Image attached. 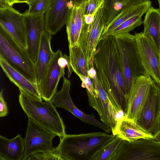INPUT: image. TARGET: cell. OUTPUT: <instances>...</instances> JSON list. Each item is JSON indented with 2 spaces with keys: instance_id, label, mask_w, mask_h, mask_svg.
<instances>
[{
  "instance_id": "1",
  "label": "cell",
  "mask_w": 160,
  "mask_h": 160,
  "mask_svg": "<svg viewBox=\"0 0 160 160\" xmlns=\"http://www.w3.org/2000/svg\"><path fill=\"white\" fill-rule=\"evenodd\" d=\"M93 65L99 82L112 103L125 116L128 98L114 35L99 41L93 56Z\"/></svg>"
},
{
  "instance_id": "2",
  "label": "cell",
  "mask_w": 160,
  "mask_h": 160,
  "mask_svg": "<svg viewBox=\"0 0 160 160\" xmlns=\"http://www.w3.org/2000/svg\"><path fill=\"white\" fill-rule=\"evenodd\" d=\"M106 132L66 134L56 148L63 160H91L98 150L116 136Z\"/></svg>"
},
{
  "instance_id": "3",
  "label": "cell",
  "mask_w": 160,
  "mask_h": 160,
  "mask_svg": "<svg viewBox=\"0 0 160 160\" xmlns=\"http://www.w3.org/2000/svg\"><path fill=\"white\" fill-rule=\"evenodd\" d=\"M19 101L28 118L60 138L66 134L63 120L51 100L43 102L20 91Z\"/></svg>"
},
{
  "instance_id": "4",
  "label": "cell",
  "mask_w": 160,
  "mask_h": 160,
  "mask_svg": "<svg viewBox=\"0 0 160 160\" xmlns=\"http://www.w3.org/2000/svg\"><path fill=\"white\" fill-rule=\"evenodd\" d=\"M115 36L121 62L125 88L128 98L133 84L142 76H149L141 61L135 36L129 33Z\"/></svg>"
},
{
  "instance_id": "5",
  "label": "cell",
  "mask_w": 160,
  "mask_h": 160,
  "mask_svg": "<svg viewBox=\"0 0 160 160\" xmlns=\"http://www.w3.org/2000/svg\"><path fill=\"white\" fill-rule=\"evenodd\" d=\"M0 55L28 80L38 85L35 63L27 49L0 26Z\"/></svg>"
},
{
  "instance_id": "6",
  "label": "cell",
  "mask_w": 160,
  "mask_h": 160,
  "mask_svg": "<svg viewBox=\"0 0 160 160\" xmlns=\"http://www.w3.org/2000/svg\"><path fill=\"white\" fill-rule=\"evenodd\" d=\"M94 92L91 94L86 91L89 104L98 113L102 122L114 131L124 116L117 110L101 84L97 75L92 78Z\"/></svg>"
},
{
  "instance_id": "7",
  "label": "cell",
  "mask_w": 160,
  "mask_h": 160,
  "mask_svg": "<svg viewBox=\"0 0 160 160\" xmlns=\"http://www.w3.org/2000/svg\"><path fill=\"white\" fill-rule=\"evenodd\" d=\"M160 115V85L152 79L145 100L134 121L149 133L157 132Z\"/></svg>"
},
{
  "instance_id": "8",
  "label": "cell",
  "mask_w": 160,
  "mask_h": 160,
  "mask_svg": "<svg viewBox=\"0 0 160 160\" xmlns=\"http://www.w3.org/2000/svg\"><path fill=\"white\" fill-rule=\"evenodd\" d=\"M111 160H160V143L152 139H122Z\"/></svg>"
},
{
  "instance_id": "9",
  "label": "cell",
  "mask_w": 160,
  "mask_h": 160,
  "mask_svg": "<svg viewBox=\"0 0 160 160\" xmlns=\"http://www.w3.org/2000/svg\"><path fill=\"white\" fill-rule=\"evenodd\" d=\"M103 4L98 9L91 23H86L83 17L78 44L86 58L90 68L93 65V56L104 27Z\"/></svg>"
},
{
  "instance_id": "10",
  "label": "cell",
  "mask_w": 160,
  "mask_h": 160,
  "mask_svg": "<svg viewBox=\"0 0 160 160\" xmlns=\"http://www.w3.org/2000/svg\"><path fill=\"white\" fill-rule=\"evenodd\" d=\"M57 135L28 118L26 136L24 138L25 151L22 160L36 153L55 149L52 140Z\"/></svg>"
},
{
  "instance_id": "11",
  "label": "cell",
  "mask_w": 160,
  "mask_h": 160,
  "mask_svg": "<svg viewBox=\"0 0 160 160\" xmlns=\"http://www.w3.org/2000/svg\"><path fill=\"white\" fill-rule=\"evenodd\" d=\"M134 36L144 68L148 74L160 85V52L152 41L143 32L136 33Z\"/></svg>"
},
{
  "instance_id": "12",
  "label": "cell",
  "mask_w": 160,
  "mask_h": 160,
  "mask_svg": "<svg viewBox=\"0 0 160 160\" xmlns=\"http://www.w3.org/2000/svg\"><path fill=\"white\" fill-rule=\"evenodd\" d=\"M63 78V84L61 90L56 92L51 100L52 104L56 107L62 108L68 111L84 122L92 125L110 133L112 131L111 128L96 119L93 114L88 115L75 106L70 94L71 82L64 76Z\"/></svg>"
},
{
  "instance_id": "13",
  "label": "cell",
  "mask_w": 160,
  "mask_h": 160,
  "mask_svg": "<svg viewBox=\"0 0 160 160\" xmlns=\"http://www.w3.org/2000/svg\"><path fill=\"white\" fill-rule=\"evenodd\" d=\"M0 26L20 46L27 49V31L23 13L12 6L0 8Z\"/></svg>"
},
{
  "instance_id": "14",
  "label": "cell",
  "mask_w": 160,
  "mask_h": 160,
  "mask_svg": "<svg viewBox=\"0 0 160 160\" xmlns=\"http://www.w3.org/2000/svg\"><path fill=\"white\" fill-rule=\"evenodd\" d=\"M74 6L73 0H49L45 15L46 30L56 34L66 24Z\"/></svg>"
},
{
  "instance_id": "15",
  "label": "cell",
  "mask_w": 160,
  "mask_h": 160,
  "mask_svg": "<svg viewBox=\"0 0 160 160\" xmlns=\"http://www.w3.org/2000/svg\"><path fill=\"white\" fill-rule=\"evenodd\" d=\"M63 55L61 50L55 52L46 74L38 86L41 98L45 101L51 100L60 79L64 76L66 67L60 59Z\"/></svg>"
},
{
  "instance_id": "16",
  "label": "cell",
  "mask_w": 160,
  "mask_h": 160,
  "mask_svg": "<svg viewBox=\"0 0 160 160\" xmlns=\"http://www.w3.org/2000/svg\"><path fill=\"white\" fill-rule=\"evenodd\" d=\"M27 31V50L35 63L42 34L46 30L44 14H32L26 10L23 13Z\"/></svg>"
},
{
  "instance_id": "17",
  "label": "cell",
  "mask_w": 160,
  "mask_h": 160,
  "mask_svg": "<svg viewBox=\"0 0 160 160\" xmlns=\"http://www.w3.org/2000/svg\"><path fill=\"white\" fill-rule=\"evenodd\" d=\"M150 0H131L124 5L120 13L110 24L102 32L100 39L104 40L110 36L118 27L130 18L136 15L146 13L151 7Z\"/></svg>"
},
{
  "instance_id": "18",
  "label": "cell",
  "mask_w": 160,
  "mask_h": 160,
  "mask_svg": "<svg viewBox=\"0 0 160 160\" xmlns=\"http://www.w3.org/2000/svg\"><path fill=\"white\" fill-rule=\"evenodd\" d=\"M152 79L150 76H141L137 79L132 86L125 117L134 121L145 100Z\"/></svg>"
},
{
  "instance_id": "19",
  "label": "cell",
  "mask_w": 160,
  "mask_h": 160,
  "mask_svg": "<svg viewBox=\"0 0 160 160\" xmlns=\"http://www.w3.org/2000/svg\"><path fill=\"white\" fill-rule=\"evenodd\" d=\"M0 65L9 80L18 88L20 91L34 98L42 100L38 85L28 80L1 55Z\"/></svg>"
},
{
  "instance_id": "20",
  "label": "cell",
  "mask_w": 160,
  "mask_h": 160,
  "mask_svg": "<svg viewBox=\"0 0 160 160\" xmlns=\"http://www.w3.org/2000/svg\"><path fill=\"white\" fill-rule=\"evenodd\" d=\"M51 38L52 34L46 30L41 38L37 59L34 63L38 86L46 74L55 54L51 47Z\"/></svg>"
},
{
  "instance_id": "21",
  "label": "cell",
  "mask_w": 160,
  "mask_h": 160,
  "mask_svg": "<svg viewBox=\"0 0 160 160\" xmlns=\"http://www.w3.org/2000/svg\"><path fill=\"white\" fill-rule=\"evenodd\" d=\"M112 134L129 142L141 138L152 139L154 136L143 129L133 120L124 116Z\"/></svg>"
},
{
  "instance_id": "22",
  "label": "cell",
  "mask_w": 160,
  "mask_h": 160,
  "mask_svg": "<svg viewBox=\"0 0 160 160\" xmlns=\"http://www.w3.org/2000/svg\"><path fill=\"white\" fill-rule=\"evenodd\" d=\"M24 151V139L20 134L11 139L0 136L1 160H22Z\"/></svg>"
},
{
  "instance_id": "23",
  "label": "cell",
  "mask_w": 160,
  "mask_h": 160,
  "mask_svg": "<svg viewBox=\"0 0 160 160\" xmlns=\"http://www.w3.org/2000/svg\"><path fill=\"white\" fill-rule=\"evenodd\" d=\"M143 33L153 42L160 52V10L151 7L146 13Z\"/></svg>"
},
{
  "instance_id": "24",
  "label": "cell",
  "mask_w": 160,
  "mask_h": 160,
  "mask_svg": "<svg viewBox=\"0 0 160 160\" xmlns=\"http://www.w3.org/2000/svg\"><path fill=\"white\" fill-rule=\"evenodd\" d=\"M69 49L70 62L73 72L78 75L89 76L88 71L90 68L88 61L80 46L78 44L69 46Z\"/></svg>"
},
{
  "instance_id": "25",
  "label": "cell",
  "mask_w": 160,
  "mask_h": 160,
  "mask_svg": "<svg viewBox=\"0 0 160 160\" xmlns=\"http://www.w3.org/2000/svg\"><path fill=\"white\" fill-rule=\"evenodd\" d=\"M131 0H104L103 13L105 29L120 13L123 7Z\"/></svg>"
},
{
  "instance_id": "26",
  "label": "cell",
  "mask_w": 160,
  "mask_h": 160,
  "mask_svg": "<svg viewBox=\"0 0 160 160\" xmlns=\"http://www.w3.org/2000/svg\"><path fill=\"white\" fill-rule=\"evenodd\" d=\"M122 139L117 136L102 147L92 157L91 160H111Z\"/></svg>"
},
{
  "instance_id": "27",
  "label": "cell",
  "mask_w": 160,
  "mask_h": 160,
  "mask_svg": "<svg viewBox=\"0 0 160 160\" xmlns=\"http://www.w3.org/2000/svg\"><path fill=\"white\" fill-rule=\"evenodd\" d=\"M143 15H139L134 16L127 20L116 28L111 35H114L120 33H129L143 23L142 17Z\"/></svg>"
},
{
  "instance_id": "28",
  "label": "cell",
  "mask_w": 160,
  "mask_h": 160,
  "mask_svg": "<svg viewBox=\"0 0 160 160\" xmlns=\"http://www.w3.org/2000/svg\"><path fill=\"white\" fill-rule=\"evenodd\" d=\"M75 8L74 6L66 24L69 46L70 47H72L77 44L75 37Z\"/></svg>"
},
{
  "instance_id": "29",
  "label": "cell",
  "mask_w": 160,
  "mask_h": 160,
  "mask_svg": "<svg viewBox=\"0 0 160 160\" xmlns=\"http://www.w3.org/2000/svg\"><path fill=\"white\" fill-rule=\"evenodd\" d=\"M49 0H33L28 5V12L32 14H44L47 10Z\"/></svg>"
},
{
  "instance_id": "30",
  "label": "cell",
  "mask_w": 160,
  "mask_h": 160,
  "mask_svg": "<svg viewBox=\"0 0 160 160\" xmlns=\"http://www.w3.org/2000/svg\"><path fill=\"white\" fill-rule=\"evenodd\" d=\"M27 160H63L59 155L56 148L52 151L34 154L28 157Z\"/></svg>"
},
{
  "instance_id": "31",
  "label": "cell",
  "mask_w": 160,
  "mask_h": 160,
  "mask_svg": "<svg viewBox=\"0 0 160 160\" xmlns=\"http://www.w3.org/2000/svg\"><path fill=\"white\" fill-rule=\"evenodd\" d=\"M104 0H86L81 3L84 15L95 14Z\"/></svg>"
},
{
  "instance_id": "32",
  "label": "cell",
  "mask_w": 160,
  "mask_h": 160,
  "mask_svg": "<svg viewBox=\"0 0 160 160\" xmlns=\"http://www.w3.org/2000/svg\"><path fill=\"white\" fill-rule=\"evenodd\" d=\"M82 81L81 87L86 89L91 94H92L94 92L93 84L91 79L89 76L85 77L80 74L78 75Z\"/></svg>"
},
{
  "instance_id": "33",
  "label": "cell",
  "mask_w": 160,
  "mask_h": 160,
  "mask_svg": "<svg viewBox=\"0 0 160 160\" xmlns=\"http://www.w3.org/2000/svg\"><path fill=\"white\" fill-rule=\"evenodd\" d=\"M8 112L7 103L5 101L3 96V89H2L0 93V117L6 116Z\"/></svg>"
},
{
  "instance_id": "34",
  "label": "cell",
  "mask_w": 160,
  "mask_h": 160,
  "mask_svg": "<svg viewBox=\"0 0 160 160\" xmlns=\"http://www.w3.org/2000/svg\"><path fill=\"white\" fill-rule=\"evenodd\" d=\"M64 57L68 61V63L67 65L68 68V78L70 77L73 71L70 62V59L69 56H68L64 54L63 55Z\"/></svg>"
},
{
  "instance_id": "35",
  "label": "cell",
  "mask_w": 160,
  "mask_h": 160,
  "mask_svg": "<svg viewBox=\"0 0 160 160\" xmlns=\"http://www.w3.org/2000/svg\"><path fill=\"white\" fill-rule=\"evenodd\" d=\"M154 142L160 143V132H157L152 139Z\"/></svg>"
},
{
  "instance_id": "36",
  "label": "cell",
  "mask_w": 160,
  "mask_h": 160,
  "mask_svg": "<svg viewBox=\"0 0 160 160\" xmlns=\"http://www.w3.org/2000/svg\"><path fill=\"white\" fill-rule=\"evenodd\" d=\"M9 6L7 0H0V8H3Z\"/></svg>"
},
{
  "instance_id": "37",
  "label": "cell",
  "mask_w": 160,
  "mask_h": 160,
  "mask_svg": "<svg viewBox=\"0 0 160 160\" xmlns=\"http://www.w3.org/2000/svg\"><path fill=\"white\" fill-rule=\"evenodd\" d=\"M19 0H7L9 6H12L15 3H17Z\"/></svg>"
},
{
  "instance_id": "38",
  "label": "cell",
  "mask_w": 160,
  "mask_h": 160,
  "mask_svg": "<svg viewBox=\"0 0 160 160\" xmlns=\"http://www.w3.org/2000/svg\"><path fill=\"white\" fill-rule=\"evenodd\" d=\"M33 0H19L18 3H25L28 4L30 2Z\"/></svg>"
},
{
  "instance_id": "39",
  "label": "cell",
  "mask_w": 160,
  "mask_h": 160,
  "mask_svg": "<svg viewBox=\"0 0 160 160\" xmlns=\"http://www.w3.org/2000/svg\"><path fill=\"white\" fill-rule=\"evenodd\" d=\"M86 0H73V2L74 5L79 4Z\"/></svg>"
},
{
  "instance_id": "40",
  "label": "cell",
  "mask_w": 160,
  "mask_h": 160,
  "mask_svg": "<svg viewBox=\"0 0 160 160\" xmlns=\"http://www.w3.org/2000/svg\"><path fill=\"white\" fill-rule=\"evenodd\" d=\"M160 132V115L159 118L157 132Z\"/></svg>"
},
{
  "instance_id": "41",
  "label": "cell",
  "mask_w": 160,
  "mask_h": 160,
  "mask_svg": "<svg viewBox=\"0 0 160 160\" xmlns=\"http://www.w3.org/2000/svg\"><path fill=\"white\" fill-rule=\"evenodd\" d=\"M159 6V9L160 10V0H158Z\"/></svg>"
},
{
  "instance_id": "42",
  "label": "cell",
  "mask_w": 160,
  "mask_h": 160,
  "mask_svg": "<svg viewBox=\"0 0 160 160\" xmlns=\"http://www.w3.org/2000/svg\"></svg>"
}]
</instances>
